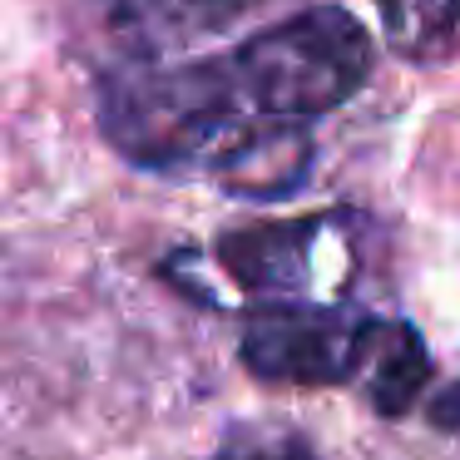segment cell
Here are the masks:
<instances>
[{"label":"cell","mask_w":460,"mask_h":460,"mask_svg":"<svg viewBox=\"0 0 460 460\" xmlns=\"http://www.w3.org/2000/svg\"><path fill=\"white\" fill-rule=\"evenodd\" d=\"M100 114L114 149L149 169H218L243 134L268 124L238 104L218 55L119 75L104 84Z\"/></svg>","instance_id":"1"},{"label":"cell","mask_w":460,"mask_h":460,"mask_svg":"<svg viewBox=\"0 0 460 460\" xmlns=\"http://www.w3.org/2000/svg\"><path fill=\"white\" fill-rule=\"evenodd\" d=\"M218 60L252 119L312 124L371 80V35L341 5H312L248 35Z\"/></svg>","instance_id":"2"},{"label":"cell","mask_w":460,"mask_h":460,"mask_svg":"<svg viewBox=\"0 0 460 460\" xmlns=\"http://www.w3.org/2000/svg\"><path fill=\"white\" fill-rule=\"evenodd\" d=\"M376 322L332 302H262L243 327V367L278 386H347L367 367Z\"/></svg>","instance_id":"3"},{"label":"cell","mask_w":460,"mask_h":460,"mask_svg":"<svg viewBox=\"0 0 460 460\" xmlns=\"http://www.w3.org/2000/svg\"><path fill=\"white\" fill-rule=\"evenodd\" d=\"M218 262L243 292L268 302H337L351 252L337 218L258 223L218 243Z\"/></svg>","instance_id":"4"},{"label":"cell","mask_w":460,"mask_h":460,"mask_svg":"<svg viewBox=\"0 0 460 460\" xmlns=\"http://www.w3.org/2000/svg\"><path fill=\"white\" fill-rule=\"evenodd\" d=\"M361 386H367V401L381 416H406L416 406L420 391L430 386V357H426V341L416 337V327L376 322L367 367H361Z\"/></svg>","instance_id":"5"},{"label":"cell","mask_w":460,"mask_h":460,"mask_svg":"<svg viewBox=\"0 0 460 460\" xmlns=\"http://www.w3.org/2000/svg\"><path fill=\"white\" fill-rule=\"evenodd\" d=\"M376 11L386 25V40L411 60L436 55L460 31V0H376Z\"/></svg>","instance_id":"6"},{"label":"cell","mask_w":460,"mask_h":460,"mask_svg":"<svg viewBox=\"0 0 460 460\" xmlns=\"http://www.w3.org/2000/svg\"><path fill=\"white\" fill-rule=\"evenodd\" d=\"M258 5H268V0H169L173 21H179V31H213V25H228L238 21V15L258 11Z\"/></svg>","instance_id":"7"},{"label":"cell","mask_w":460,"mask_h":460,"mask_svg":"<svg viewBox=\"0 0 460 460\" xmlns=\"http://www.w3.org/2000/svg\"><path fill=\"white\" fill-rule=\"evenodd\" d=\"M218 460H317V450H312L302 436H292V430H282V436L243 440V446H233L228 456H218Z\"/></svg>","instance_id":"8"},{"label":"cell","mask_w":460,"mask_h":460,"mask_svg":"<svg viewBox=\"0 0 460 460\" xmlns=\"http://www.w3.org/2000/svg\"><path fill=\"white\" fill-rule=\"evenodd\" d=\"M430 420L446 430H460V381L446 391V396H436V406H430Z\"/></svg>","instance_id":"9"}]
</instances>
